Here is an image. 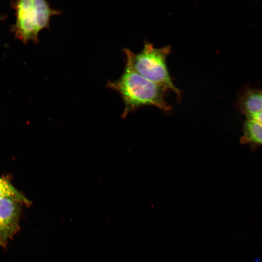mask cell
I'll return each mask as SVG.
<instances>
[{
    "instance_id": "obj_1",
    "label": "cell",
    "mask_w": 262,
    "mask_h": 262,
    "mask_svg": "<svg viewBox=\"0 0 262 262\" xmlns=\"http://www.w3.org/2000/svg\"><path fill=\"white\" fill-rule=\"evenodd\" d=\"M107 86L119 93L124 102L122 117L145 106H154L167 111L171 108L164 97L166 90L143 77L128 65L117 80L109 82Z\"/></svg>"
},
{
    "instance_id": "obj_2",
    "label": "cell",
    "mask_w": 262,
    "mask_h": 262,
    "mask_svg": "<svg viewBox=\"0 0 262 262\" xmlns=\"http://www.w3.org/2000/svg\"><path fill=\"white\" fill-rule=\"evenodd\" d=\"M126 64L139 74L149 81L161 86L166 90L173 92L180 99L181 93L173 83L166 64V59L171 52L169 46L157 48L147 41L138 53L125 49Z\"/></svg>"
},
{
    "instance_id": "obj_3",
    "label": "cell",
    "mask_w": 262,
    "mask_h": 262,
    "mask_svg": "<svg viewBox=\"0 0 262 262\" xmlns=\"http://www.w3.org/2000/svg\"><path fill=\"white\" fill-rule=\"evenodd\" d=\"M16 12V22L12 31L16 39L25 44L30 41L38 42V34L49 27L51 14L41 0H20L12 2Z\"/></svg>"
},
{
    "instance_id": "obj_4",
    "label": "cell",
    "mask_w": 262,
    "mask_h": 262,
    "mask_svg": "<svg viewBox=\"0 0 262 262\" xmlns=\"http://www.w3.org/2000/svg\"><path fill=\"white\" fill-rule=\"evenodd\" d=\"M21 205L11 197L0 198V245L4 246L19 229Z\"/></svg>"
},
{
    "instance_id": "obj_5",
    "label": "cell",
    "mask_w": 262,
    "mask_h": 262,
    "mask_svg": "<svg viewBox=\"0 0 262 262\" xmlns=\"http://www.w3.org/2000/svg\"><path fill=\"white\" fill-rule=\"evenodd\" d=\"M240 106L247 116L262 111V91L249 90L241 98Z\"/></svg>"
},
{
    "instance_id": "obj_6",
    "label": "cell",
    "mask_w": 262,
    "mask_h": 262,
    "mask_svg": "<svg viewBox=\"0 0 262 262\" xmlns=\"http://www.w3.org/2000/svg\"><path fill=\"white\" fill-rule=\"evenodd\" d=\"M242 142L262 145V124L248 119L244 125Z\"/></svg>"
},
{
    "instance_id": "obj_7",
    "label": "cell",
    "mask_w": 262,
    "mask_h": 262,
    "mask_svg": "<svg viewBox=\"0 0 262 262\" xmlns=\"http://www.w3.org/2000/svg\"><path fill=\"white\" fill-rule=\"evenodd\" d=\"M6 197L14 198L25 206L31 204V201L17 190L8 179L0 177V198Z\"/></svg>"
},
{
    "instance_id": "obj_8",
    "label": "cell",
    "mask_w": 262,
    "mask_h": 262,
    "mask_svg": "<svg viewBox=\"0 0 262 262\" xmlns=\"http://www.w3.org/2000/svg\"><path fill=\"white\" fill-rule=\"evenodd\" d=\"M248 119L255 120L262 124V111L253 115L247 116Z\"/></svg>"
},
{
    "instance_id": "obj_9",
    "label": "cell",
    "mask_w": 262,
    "mask_h": 262,
    "mask_svg": "<svg viewBox=\"0 0 262 262\" xmlns=\"http://www.w3.org/2000/svg\"><path fill=\"white\" fill-rule=\"evenodd\" d=\"M5 18V16L2 15H0V20H3Z\"/></svg>"
}]
</instances>
